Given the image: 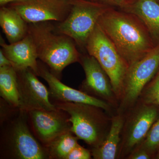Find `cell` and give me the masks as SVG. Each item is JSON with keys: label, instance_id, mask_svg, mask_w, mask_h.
Masks as SVG:
<instances>
[{"label": "cell", "instance_id": "1", "mask_svg": "<svg viewBox=\"0 0 159 159\" xmlns=\"http://www.w3.org/2000/svg\"><path fill=\"white\" fill-rule=\"evenodd\" d=\"M97 24L129 66L154 47L146 30L124 13L108 9Z\"/></svg>", "mask_w": 159, "mask_h": 159}, {"label": "cell", "instance_id": "2", "mask_svg": "<svg viewBox=\"0 0 159 159\" xmlns=\"http://www.w3.org/2000/svg\"><path fill=\"white\" fill-rule=\"evenodd\" d=\"M48 22L29 24L28 34L34 41L39 59L58 78L67 66L80 61V56L75 42Z\"/></svg>", "mask_w": 159, "mask_h": 159}, {"label": "cell", "instance_id": "3", "mask_svg": "<svg viewBox=\"0 0 159 159\" xmlns=\"http://www.w3.org/2000/svg\"><path fill=\"white\" fill-rule=\"evenodd\" d=\"M54 104L68 115L71 132L79 139L92 148L97 147L104 141L111 119H109L102 109L85 103L56 102Z\"/></svg>", "mask_w": 159, "mask_h": 159}, {"label": "cell", "instance_id": "4", "mask_svg": "<svg viewBox=\"0 0 159 159\" xmlns=\"http://www.w3.org/2000/svg\"><path fill=\"white\" fill-rule=\"evenodd\" d=\"M28 117L27 112L20 110L17 117L6 120L8 122L1 135V154L10 159H49L45 146L30 131Z\"/></svg>", "mask_w": 159, "mask_h": 159}, {"label": "cell", "instance_id": "5", "mask_svg": "<svg viewBox=\"0 0 159 159\" xmlns=\"http://www.w3.org/2000/svg\"><path fill=\"white\" fill-rule=\"evenodd\" d=\"M85 47L89 55L97 60L110 79L119 101L122 98L124 80L129 65L108 36L97 24Z\"/></svg>", "mask_w": 159, "mask_h": 159}, {"label": "cell", "instance_id": "6", "mask_svg": "<svg viewBox=\"0 0 159 159\" xmlns=\"http://www.w3.org/2000/svg\"><path fill=\"white\" fill-rule=\"evenodd\" d=\"M70 2L68 15L55 29L71 38L78 45L85 47L99 17L108 7L101 3L85 0H70Z\"/></svg>", "mask_w": 159, "mask_h": 159}, {"label": "cell", "instance_id": "7", "mask_svg": "<svg viewBox=\"0 0 159 159\" xmlns=\"http://www.w3.org/2000/svg\"><path fill=\"white\" fill-rule=\"evenodd\" d=\"M159 68V44L129 66L120 100V111L133 106Z\"/></svg>", "mask_w": 159, "mask_h": 159}, {"label": "cell", "instance_id": "8", "mask_svg": "<svg viewBox=\"0 0 159 159\" xmlns=\"http://www.w3.org/2000/svg\"><path fill=\"white\" fill-rule=\"evenodd\" d=\"M137 108V107H136ZM125 121L118 154L128 156L141 145L158 116L154 105L141 103Z\"/></svg>", "mask_w": 159, "mask_h": 159}, {"label": "cell", "instance_id": "9", "mask_svg": "<svg viewBox=\"0 0 159 159\" xmlns=\"http://www.w3.org/2000/svg\"><path fill=\"white\" fill-rule=\"evenodd\" d=\"M28 24L61 22L71 8L70 0H19L9 3Z\"/></svg>", "mask_w": 159, "mask_h": 159}, {"label": "cell", "instance_id": "10", "mask_svg": "<svg viewBox=\"0 0 159 159\" xmlns=\"http://www.w3.org/2000/svg\"><path fill=\"white\" fill-rule=\"evenodd\" d=\"M19 93L20 110H57L50 99V92L30 69L16 70Z\"/></svg>", "mask_w": 159, "mask_h": 159}, {"label": "cell", "instance_id": "11", "mask_svg": "<svg viewBox=\"0 0 159 159\" xmlns=\"http://www.w3.org/2000/svg\"><path fill=\"white\" fill-rule=\"evenodd\" d=\"M64 113L59 109H36L27 112L34 134L44 146L61 134L71 131V123Z\"/></svg>", "mask_w": 159, "mask_h": 159}, {"label": "cell", "instance_id": "12", "mask_svg": "<svg viewBox=\"0 0 159 159\" xmlns=\"http://www.w3.org/2000/svg\"><path fill=\"white\" fill-rule=\"evenodd\" d=\"M80 61L85 74L81 91L111 105L116 104L119 100L114 93L110 79L97 60L89 54L80 58Z\"/></svg>", "mask_w": 159, "mask_h": 159}, {"label": "cell", "instance_id": "13", "mask_svg": "<svg viewBox=\"0 0 159 159\" xmlns=\"http://www.w3.org/2000/svg\"><path fill=\"white\" fill-rule=\"evenodd\" d=\"M39 76L48 83L50 96L56 102L85 103L98 107L106 112L111 110V106L108 102L65 85L48 69L39 64Z\"/></svg>", "mask_w": 159, "mask_h": 159}, {"label": "cell", "instance_id": "14", "mask_svg": "<svg viewBox=\"0 0 159 159\" xmlns=\"http://www.w3.org/2000/svg\"><path fill=\"white\" fill-rule=\"evenodd\" d=\"M1 46L4 54L16 70L30 69L39 76L37 50L34 41L29 34L22 39L9 44L1 39Z\"/></svg>", "mask_w": 159, "mask_h": 159}, {"label": "cell", "instance_id": "15", "mask_svg": "<svg viewBox=\"0 0 159 159\" xmlns=\"http://www.w3.org/2000/svg\"><path fill=\"white\" fill-rule=\"evenodd\" d=\"M123 8L144 23L151 38L159 43V3L156 0H136Z\"/></svg>", "mask_w": 159, "mask_h": 159}, {"label": "cell", "instance_id": "16", "mask_svg": "<svg viewBox=\"0 0 159 159\" xmlns=\"http://www.w3.org/2000/svg\"><path fill=\"white\" fill-rule=\"evenodd\" d=\"M125 119L121 113L111 119L109 130L104 141L95 148H92V157L96 159H114L118 154L121 135Z\"/></svg>", "mask_w": 159, "mask_h": 159}, {"label": "cell", "instance_id": "17", "mask_svg": "<svg viewBox=\"0 0 159 159\" xmlns=\"http://www.w3.org/2000/svg\"><path fill=\"white\" fill-rule=\"evenodd\" d=\"M16 10L8 5L0 9V26L9 43L22 39L28 33V25Z\"/></svg>", "mask_w": 159, "mask_h": 159}, {"label": "cell", "instance_id": "18", "mask_svg": "<svg viewBox=\"0 0 159 159\" xmlns=\"http://www.w3.org/2000/svg\"><path fill=\"white\" fill-rule=\"evenodd\" d=\"M0 95L6 103L20 110L17 72L12 66L0 67Z\"/></svg>", "mask_w": 159, "mask_h": 159}, {"label": "cell", "instance_id": "19", "mask_svg": "<svg viewBox=\"0 0 159 159\" xmlns=\"http://www.w3.org/2000/svg\"><path fill=\"white\" fill-rule=\"evenodd\" d=\"M78 140L71 131L61 134L45 146L49 159H66L71 151L78 144Z\"/></svg>", "mask_w": 159, "mask_h": 159}, {"label": "cell", "instance_id": "20", "mask_svg": "<svg viewBox=\"0 0 159 159\" xmlns=\"http://www.w3.org/2000/svg\"><path fill=\"white\" fill-rule=\"evenodd\" d=\"M140 97L142 103L159 105V71L152 82L145 87Z\"/></svg>", "mask_w": 159, "mask_h": 159}, {"label": "cell", "instance_id": "21", "mask_svg": "<svg viewBox=\"0 0 159 159\" xmlns=\"http://www.w3.org/2000/svg\"><path fill=\"white\" fill-rule=\"evenodd\" d=\"M139 146L151 154L159 147V119L154 123L146 138Z\"/></svg>", "mask_w": 159, "mask_h": 159}, {"label": "cell", "instance_id": "22", "mask_svg": "<svg viewBox=\"0 0 159 159\" xmlns=\"http://www.w3.org/2000/svg\"><path fill=\"white\" fill-rule=\"evenodd\" d=\"M92 156L91 151L78 144L71 151L66 159H90Z\"/></svg>", "mask_w": 159, "mask_h": 159}, {"label": "cell", "instance_id": "23", "mask_svg": "<svg viewBox=\"0 0 159 159\" xmlns=\"http://www.w3.org/2000/svg\"><path fill=\"white\" fill-rule=\"evenodd\" d=\"M127 157L129 159H149L150 154L144 148L139 146L129 155Z\"/></svg>", "mask_w": 159, "mask_h": 159}, {"label": "cell", "instance_id": "24", "mask_svg": "<svg viewBox=\"0 0 159 159\" xmlns=\"http://www.w3.org/2000/svg\"><path fill=\"white\" fill-rule=\"evenodd\" d=\"M99 2L107 6H118L123 8L128 3L127 0H99Z\"/></svg>", "mask_w": 159, "mask_h": 159}, {"label": "cell", "instance_id": "25", "mask_svg": "<svg viewBox=\"0 0 159 159\" xmlns=\"http://www.w3.org/2000/svg\"><path fill=\"white\" fill-rule=\"evenodd\" d=\"M9 66H12V63L9 60L2 50H0V67H2Z\"/></svg>", "mask_w": 159, "mask_h": 159}, {"label": "cell", "instance_id": "26", "mask_svg": "<svg viewBox=\"0 0 159 159\" xmlns=\"http://www.w3.org/2000/svg\"><path fill=\"white\" fill-rule=\"evenodd\" d=\"M17 1L19 0H0V5L1 6H6L9 3Z\"/></svg>", "mask_w": 159, "mask_h": 159}, {"label": "cell", "instance_id": "27", "mask_svg": "<svg viewBox=\"0 0 159 159\" xmlns=\"http://www.w3.org/2000/svg\"><path fill=\"white\" fill-rule=\"evenodd\" d=\"M85 1H89V2H99V0H85Z\"/></svg>", "mask_w": 159, "mask_h": 159}, {"label": "cell", "instance_id": "28", "mask_svg": "<svg viewBox=\"0 0 159 159\" xmlns=\"http://www.w3.org/2000/svg\"><path fill=\"white\" fill-rule=\"evenodd\" d=\"M158 158L159 159V153L158 154Z\"/></svg>", "mask_w": 159, "mask_h": 159}]
</instances>
